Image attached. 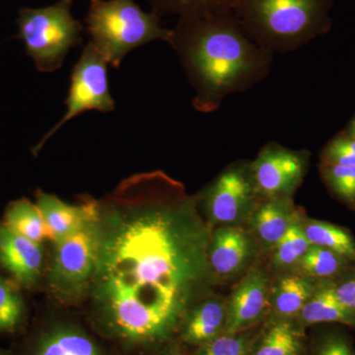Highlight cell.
Segmentation results:
<instances>
[{
	"label": "cell",
	"mask_w": 355,
	"mask_h": 355,
	"mask_svg": "<svg viewBox=\"0 0 355 355\" xmlns=\"http://www.w3.org/2000/svg\"><path fill=\"white\" fill-rule=\"evenodd\" d=\"M214 226L181 182L139 173L97 200L96 258L83 306L91 330L118 355H174L184 317L216 282Z\"/></svg>",
	"instance_id": "1"
},
{
	"label": "cell",
	"mask_w": 355,
	"mask_h": 355,
	"mask_svg": "<svg viewBox=\"0 0 355 355\" xmlns=\"http://www.w3.org/2000/svg\"><path fill=\"white\" fill-rule=\"evenodd\" d=\"M172 48L195 91L193 105L214 113L228 96L246 92L270 74L273 53L248 36L231 9L180 16Z\"/></svg>",
	"instance_id": "2"
},
{
	"label": "cell",
	"mask_w": 355,
	"mask_h": 355,
	"mask_svg": "<svg viewBox=\"0 0 355 355\" xmlns=\"http://www.w3.org/2000/svg\"><path fill=\"white\" fill-rule=\"evenodd\" d=\"M333 0H239L233 9L245 32L261 48L288 53L329 26Z\"/></svg>",
	"instance_id": "3"
},
{
	"label": "cell",
	"mask_w": 355,
	"mask_h": 355,
	"mask_svg": "<svg viewBox=\"0 0 355 355\" xmlns=\"http://www.w3.org/2000/svg\"><path fill=\"white\" fill-rule=\"evenodd\" d=\"M85 22L90 43L114 69L139 46L172 42L173 31L161 26L160 16L142 10L135 0H90Z\"/></svg>",
	"instance_id": "4"
},
{
	"label": "cell",
	"mask_w": 355,
	"mask_h": 355,
	"mask_svg": "<svg viewBox=\"0 0 355 355\" xmlns=\"http://www.w3.org/2000/svg\"><path fill=\"white\" fill-rule=\"evenodd\" d=\"M96 219L97 212L76 233L53 243L44 284L62 307H83L87 298L95 266Z\"/></svg>",
	"instance_id": "5"
},
{
	"label": "cell",
	"mask_w": 355,
	"mask_h": 355,
	"mask_svg": "<svg viewBox=\"0 0 355 355\" xmlns=\"http://www.w3.org/2000/svg\"><path fill=\"white\" fill-rule=\"evenodd\" d=\"M71 8L72 0H58L51 6L19 11L20 37L40 71L62 67L70 49L83 42V25L73 17Z\"/></svg>",
	"instance_id": "6"
},
{
	"label": "cell",
	"mask_w": 355,
	"mask_h": 355,
	"mask_svg": "<svg viewBox=\"0 0 355 355\" xmlns=\"http://www.w3.org/2000/svg\"><path fill=\"white\" fill-rule=\"evenodd\" d=\"M14 355H118L85 320L70 315H46L35 320Z\"/></svg>",
	"instance_id": "7"
},
{
	"label": "cell",
	"mask_w": 355,
	"mask_h": 355,
	"mask_svg": "<svg viewBox=\"0 0 355 355\" xmlns=\"http://www.w3.org/2000/svg\"><path fill=\"white\" fill-rule=\"evenodd\" d=\"M108 64L106 58L89 42L72 70L69 96L65 100L67 112L33 148L34 155L41 151L46 142L65 123L84 112L109 113L114 111V100L110 92L108 83Z\"/></svg>",
	"instance_id": "8"
},
{
	"label": "cell",
	"mask_w": 355,
	"mask_h": 355,
	"mask_svg": "<svg viewBox=\"0 0 355 355\" xmlns=\"http://www.w3.org/2000/svg\"><path fill=\"white\" fill-rule=\"evenodd\" d=\"M198 197L203 214L212 226L235 225L251 214L260 200L252 177L251 163L229 166Z\"/></svg>",
	"instance_id": "9"
},
{
	"label": "cell",
	"mask_w": 355,
	"mask_h": 355,
	"mask_svg": "<svg viewBox=\"0 0 355 355\" xmlns=\"http://www.w3.org/2000/svg\"><path fill=\"white\" fill-rule=\"evenodd\" d=\"M309 153L270 142L251 163L252 177L259 198H292L302 183Z\"/></svg>",
	"instance_id": "10"
},
{
	"label": "cell",
	"mask_w": 355,
	"mask_h": 355,
	"mask_svg": "<svg viewBox=\"0 0 355 355\" xmlns=\"http://www.w3.org/2000/svg\"><path fill=\"white\" fill-rule=\"evenodd\" d=\"M43 244L14 232L0 220V266L24 291H34L44 284L46 270Z\"/></svg>",
	"instance_id": "11"
},
{
	"label": "cell",
	"mask_w": 355,
	"mask_h": 355,
	"mask_svg": "<svg viewBox=\"0 0 355 355\" xmlns=\"http://www.w3.org/2000/svg\"><path fill=\"white\" fill-rule=\"evenodd\" d=\"M268 308V280L263 270L252 268L233 291L227 301V322L224 334L241 333L257 328Z\"/></svg>",
	"instance_id": "12"
},
{
	"label": "cell",
	"mask_w": 355,
	"mask_h": 355,
	"mask_svg": "<svg viewBox=\"0 0 355 355\" xmlns=\"http://www.w3.org/2000/svg\"><path fill=\"white\" fill-rule=\"evenodd\" d=\"M227 301L209 295L193 306L184 317L179 333V343L188 350L202 347L225 331Z\"/></svg>",
	"instance_id": "13"
},
{
	"label": "cell",
	"mask_w": 355,
	"mask_h": 355,
	"mask_svg": "<svg viewBox=\"0 0 355 355\" xmlns=\"http://www.w3.org/2000/svg\"><path fill=\"white\" fill-rule=\"evenodd\" d=\"M252 241L244 229L223 225L212 232L209 261L216 279L238 275L251 258Z\"/></svg>",
	"instance_id": "14"
},
{
	"label": "cell",
	"mask_w": 355,
	"mask_h": 355,
	"mask_svg": "<svg viewBox=\"0 0 355 355\" xmlns=\"http://www.w3.org/2000/svg\"><path fill=\"white\" fill-rule=\"evenodd\" d=\"M35 198V203L53 236V242L76 233L97 212V200L90 196L80 197L79 205H69L39 189Z\"/></svg>",
	"instance_id": "15"
},
{
	"label": "cell",
	"mask_w": 355,
	"mask_h": 355,
	"mask_svg": "<svg viewBox=\"0 0 355 355\" xmlns=\"http://www.w3.org/2000/svg\"><path fill=\"white\" fill-rule=\"evenodd\" d=\"M305 331L297 319L272 317L259 329L247 355H304L308 345Z\"/></svg>",
	"instance_id": "16"
},
{
	"label": "cell",
	"mask_w": 355,
	"mask_h": 355,
	"mask_svg": "<svg viewBox=\"0 0 355 355\" xmlns=\"http://www.w3.org/2000/svg\"><path fill=\"white\" fill-rule=\"evenodd\" d=\"M251 214L257 237L263 245L273 249L299 212L294 209L292 198H260Z\"/></svg>",
	"instance_id": "17"
},
{
	"label": "cell",
	"mask_w": 355,
	"mask_h": 355,
	"mask_svg": "<svg viewBox=\"0 0 355 355\" xmlns=\"http://www.w3.org/2000/svg\"><path fill=\"white\" fill-rule=\"evenodd\" d=\"M296 319L304 328L331 323L355 327V313L338 302L334 286H324L313 291Z\"/></svg>",
	"instance_id": "18"
},
{
	"label": "cell",
	"mask_w": 355,
	"mask_h": 355,
	"mask_svg": "<svg viewBox=\"0 0 355 355\" xmlns=\"http://www.w3.org/2000/svg\"><path fill=\"white\" fill-rule=\"evenodd\" d=\"M2 222L14 232L39 244H43L44 241L53 242V236L36 203L27 198H21L9 202Z\"/></svg>",
	"instance_id": "19"
},
{
	"label": "cell",
	"mask_w": 355,
	"mask_h": 355,
	"mask_svg": "<svg viewBox=\"0 0 355 355\" xmlns=\"http://www.w3.org/2000/svg\"><path fill=\"white\" fill-rule=\"evenodd\" d=\"M314 288L307 277L291 275L282 277L270 295L273 317L296 319Z\"/></svg>",
	"instance_id": "20"
},
{
	"label": "cell",
	"mask_w": 355,
	"mask_h": 355,
	"mask_svg": "<svg viewBox=\"0 0 355 355\" xmlns=\"http://www.w3.org/2000/svg\"><path fill=\"white\" fill-rule=\"evenodd\" d=\"M22 288L11 277L0 275V335L18 333L28 322Z\"/></svg>",
	"instance_id": "21"
},
{
	"label": "cell",
	"mask_w": 355,
	"mask_h": 355,
	"mask_svg": "<svg viewBox=\"0 0 355 355\" xmlns=\"http://www.w3.org/2000/svg\"><path fill=\"white\" fill-rule=\"evenodd\" d=\"M302 225L311 245L330 250L345 261H355V241L347 230L319 220L302 222Z\"/></svg>",
	"instance_id": "22"
},
{
	"label": "cell",
	"mask_w": 355,
	"mask_h": 355,
	"mask_svg": "<svg viewBox=\"0 0 355 355\" xmlns=\"http://www.w3.org/2000/svg\"><path fill=\"white\" fill-rule=\"evenodd\" d=\"M310 246L298 214L284 237L273 247V263L280 268L296 266Z\"/></svg>",
	"instance_id": "23"
},
{
	"label": "cell",
	"mask_w": 355,
	"mask_h": 355,
	"mask_svg": "<svg viewBox=\"0 0 355 355\" xmlns=\"http://www.w3.org/2000/svg\"><path fill=\"white\" fill-rule=\"evenodd\" d=\"M345 261L330 250L311 245L296 266L306 277L327 279L340 272L345 266Z\"/></svg>",
	"instance_id": "24"
},
{
	"label": "cell",
	"mask_w": 355,
	"mask_h": 355,
	"mask_svg": "<svg viewBox=\"0 0 355 355\" xmlns=\"http://www.w3.org/2000/svg\"><path fill=\"white\" fill-rule=\"evenodd\" d=\"M239 0H147L154 13L161 15H187L202 11L233 9Z\"/></svg>",
	"instance_id": "25"
},
{
	"label": "cell",
	"mask_w": 355,
	"mask_h": 355,
	"mask_svg": "<svg viewBox=\"0 0 355 355\" xmlns=\"http://www.w3.org/2000/svg\"><path fill=\"white\" fill-rule=\"evenodd\" d=\"M259 329L237 334H222L211 342L190 350V355H247Z\"/></svg>",
	"instance_id": "26"
},
{
	"label": "cell",
	"mask_w": 355,
	"mask_h": 355,
	"mask_svg": "<svg viewBox=\"0 0 355 355\" xmlns=\"http://www.w3.org/2000/svg\"><path fill=\"white\" fill-rule=\"evenodd\" d=\"M304 355H355V349L347 334L328 329L312 336Z\"/></svg>",
	"instance_id": "27"
},
{
	"label": "cell",
	"mask_w": 355,
	"mask_h": 355,
	"mask_svg": "<svg viewBox=\"0 0 355 355\" xmlns=\"http://www.w3.org/2000/svg\"><path fill=\"white\" fill-rule=\"evenodd\" d=\"M322 174L334 193L349 203L355 202V165L342 166L324 163Z\"/></svg>",
	"instance_id": "28"
},
{
	"label": "cell",
	"mask_w": 355,
	"mask_h": 355,
	"mask_svg": "<svg viewBox=\"0 0 355 355\" xmlns=\"http://www.w3.org/2000/svg\"><path fill=\"white\" fill-rule=\"evenodd\" d=\"M334 293L340 304L355 313V279L347 280L340 286H334Z\"/></svg>",
	"instance_id": "29"
},
{
	"label": "cell",
	"mask_w": 355,
	"mask_h": 355,
	"mask_svg": "<svg viewBox=\"0 0 355 355\" xmlns=\"http://www.w3.org/2000/svg\"><path fill=\"white\" fill-rule=\"evenodd\" d=\"M0 355H14L12 349H4L0 347Z\"/></svg>",
	"instance_id": "30"
},
{
	"label": "cell",
	"mask_w": 355,
	"mask_h": 355,
	"mask_svg": "<svg viewBox=\"0 0 355 355\" xmlns=\"http://www.w3.org/2000/svg\"><path fill=\"white\" fill-rule=\"evenodd\" d=\"M174 355H190V350H188L186 349H182L181 350H179V352H178L177 354H175Z\"/></svg>",
	"instance_id": "31"
},
{
	"label": "cell",
	"mask_w": 355,
	"mask_h": 355,
	"mask_svg": "<svg viewBox=\"0 0 355 355\" xmlns=\"http://www.w3.org/2000/svg\"><path fill=\"white\" fill-rule=\"evenodd\" d=\"M354 120H355V119H354Z\"/></svg>",
	"instance_id": "32"
}]
</instances>
